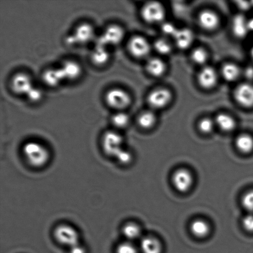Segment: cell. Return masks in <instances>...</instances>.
I'll return each mask as SVG.
<instances>
[{"instance_id": "30", "label": "cell", "mask_w": 253, "mask_h": 253, "mask_svg": "<svg viewBox=\"0 0 253 253\" xmlns=\"http://www.w3.org/2000/svg\"><path fill=\"white\" fill-rule=\"evenodd\" d=\"M192 59L195 63L204 64L208 59V53L205 49L197 48L192 53Z\"/></svg>"}, {"instance_id": "13", "label": "cell", "mask_w": 253, "mask_h": 253, "mask_svg": "<svg viewBox=\"0 0 253 253\" xmlns=\"http://www.w3.org/2000/svg\"><path fill=\"white\" fill-rule=\"evenodd\" d=\"M42 80L47 86L54 88L60 85L65 79L60 68H49L42 74Z\"/></svg>"}, {"instance_id": "31", "label": "cell", "mask_w": 253, "mask_h": 253, "mask_svg": "<svg viewBox=\"0 0 253 253\" xmlns=\"http://www.w3.org/2000/svg\"><path fill=\"white\" fill-rule=\"evenodd\" d=\"M214 123L210 118H204L200 121L199 123V129L201 131L204 133L211 132L214 128Z\"/></svg>"}, {"instance_id": "11", "label": "cell", "mask_w": 253, "mask_h": 253, "mask_svg": "<svg viewBox=\"0 0 253 253\" xmlns=\"http://www.w3.org/2000/svg\"><path fill=\"white\" fill-rule=\"evenodd\" d=\"M234 96L238 103L245 107L253 106V85L244 83L240 84L235 89Z\"/></svg>"}, {"instance_id": "41", "label": "cell", "mask_w": 253, "mask_h": 253, "mask_svg": "<svg viewBox=\"0 0 253 253\" xmlns=\"http://www.w3.org/2000/svg\"><path fill=\"white\" fill-rule=\"evenodd\" d=\"M252 56L253 58V47L252 49Z\"/></svg>"}, {"instance_id": "34", "label": "cell", "mask_w": 253, "mask_h": 253, "mask_svg": "<svg viewBox=\"0 0 253 253\" xmlns=\"http://www.w3.org/2000/svg\"><path fill=\"white\" fill-rule=\"evenodd\" d=\"M115 158L120 163L123 164V165H126V164L130 163L131 159H132V156H131V154L128 151L124 148Z\"/></svg>"}, {"instance_id": "4", "label": "cell", "mask_w": 253, "mask_h": 253, "mask_svg": "<svg viewBox=\"0 0 253 253\" xmlns=\"http://www.w3.org/2000/svg\"><path fill=\"white\" fill-rule=\"evenodd\" d=\"M95 35L94 27L91 24L85 22L79 24L74 33L69 36L66 41L69 44H85L92 41Z\"/></svg>"}, {"instance_id": "19", "label": "cell", "mask_w": 253, "mask_h": 253, "mask_svg": "<svg viewBox=\"0 0 253 253\" xmlns=\"http://www.w3.org/2000/svg\"><path fill=\"white\" fill-rule=\"evenodd\" d=\"M146 68L150 75L160 77L165 73L166 65L161 59L153 58L149 59L146 63Z\"/></svg>"}, {"instance_id": "6", "label": "cell", "mask_w": 253, "mask_h": 253, "mask_svg": "<svg viewBox=\"0 0 253 253\" xmlns=\"http://www.w3.org/2000/svg\"><path fill=\"white\" fill-rule=\"evenodd\" d=\"M141 12L143 19L150 24L159 23L165 17L163 5L156 1L149 2L144 5Z\"/></svg>"}, {"instance_id": "26", "label": "cell", "mask_w": 253, "mask_h": 253, "mask_svg": "<svg viewBox=\"0 0 253 253\" xmlns=\"http://www.w3.org/2000/svg\"><path fill=\"white\" fill-rule=\"evenodd\" d=\"M111 122L118 128H124L128 125L130 118L127 114L123 111H117L111 117Z\"/></svg>"}, {"instance_id": "9", "label": "cell", "mask_w": 253, "mask_h": 253, "mask_svg": "<svg viewBox=\"0 0 253 253\" xmlns=\"http://www.w3.org/2000/svg\"><path fill=\"white\" fill-rule=\"evenodd\" d=\"M130 53L136 58L147 56L151 50L150 44L147 40L141 36H135L130 39L128 43Z\"/></svg>"}, {"instance_id": "38", "label": "cell", "mask_w": 253, "mask_h": 253, "mask_svg": "<svg viewBox=\"0 0 253 253\" xmlns=\"http://www.w3.org/2000/svg\"><path fill=\"white\" fill-rule=\"evenodd\" d=\"M69 253H86L85 249L81 245H76L70 248Z\"/></svg>"}, {"instance_id": "39", "label": "cell", "mask_w": 253, "mask_h": 253, "mask_svg": "<svg viewBox=\"0 0 253 253\" xmlns=\"http://www.w3.org/2000/svg\"><path fill=\"white\" fill-rule=\"evenodd\" d=\"M253 69H249L247 71V76L248 78H253Z\"/></svg>"}, {"instance_id": "23", "label": "cell", "mask_w": 253, "mask_h": 253, "mask_svg": "<svg viewBox=\"0 0 253 253\" xmlns=\"http://www.w3.org/2000/svg\"><path fill=\"white\" fill-rule=\"evenodd\" d=\"M238 150L244 153H249L253 150V138L248 134H242L236 140Z\"/></svg>"}, {"instance_id": "27", "label": "cell", "mask_w": 253, "mask_h": 253, "mask_svg": "<svg viewBox=\"0 0 253 253\" xmlns=\"http://www.w3.org/2000/svg\"><path fill=\"white\" fill-rule=\"evenodd\" d=\"M123 234L128 240H135L140 236L141 230L138 225L136 224L128 223L123 228Z\"/></svg>"}, {"instance_id": "36", "label": "cell", "mask_w": 253, "mask_h": 253, "mask_svg": "<svg viewBox=\"0 0 253 253\" xmlns=\"http://www.w3.org/2000/svg\"><path fill=\"white\" fill-rule=\"evenodd\" d=\"M243 226L248 232H253V213H250L243 219Z\"/></svg>"}, {"instance_id": "40", "label": "cell", "mask_w": 253, "mask_h": 253, "mask_svg": "<svg viewBox=\"0 0 253 253\" xmlns=\"http://www.w3.org/2000/svg\"><path fill=\"white\" fill-rule=\"evenodd\" d=\"M250 26H251L252 27V29H253V20L252 22H251V24L249 25Z\"/></svg>"}, {"instance_id": "10", "label": "cell", "mask_w": 253, "mask_h": 253, "mask_svg": "<svg viewBox=\"0 0 253 253\" xmlns=\"http://www.w3.org/2000/svg\"><path fill=\"white\" fill-rule=\"evenodd\" d=\"M172 94L166 88H158L151 91L148 96V105L151 108L160 109L165 107L169 103Z\"/></svg>"}, {"instance_id": "25", "label": "cell", "mask_w": 253, "mask_h": 253, "mask_svg": "<svg viewBox=\"0 0 253 253\" xmlns=\"http://www.w3.org/2000/svg\"><path fill=\"white\" fill-rule=\"evenodd\" d=\"M156 118L155 114L151 111H145L138 116L137 121L141 128L148 129L155 125Z\"/></svg>"}, {"instance_id": "33", "label": "cell", "mask_w": 253, "mask_h": 253, "mask_svg": "<svg viewBox=\"0 0 253 253\" xmlns=\"http://www.w3.org/2000/svg\"><path fill=\"white\" fill-rule=\"evenodd\" d=\"M234 31L239 36H244L247 31V24L245 23V20L241 17H237L235 19Z\"/></svg>"}, {"instance_id": "32", "label": "cell", "mask_w": 253, "mask_h": 253, "mask_svg": "<svg viewBox=\"0 0 253 253\" xmlns=\"http://www.w3.org/2000/svg\"><path fill=\"white\" fill-rule=\"evenodd\" d=\"M242 205L250 213H253V190L250 191L244 196Z\"/></svg>"}, {"instance_id": "35", "label": "cell", "mask_w": 253, "mask_h": 253, "mask_svg": "<svg viewBox=\"0 0 253 253\" xmlns=\"http://www.w3.org/2000/svg\"><path fill=\"white\" fill-rule=\"evenodd\" d=\"M117 253H137V252L130 243H124L118 247Z\"/></svg>"}, {"instance_id": "3", "label": "cell", "mask_w": 253, "mask_h": 253, "mask_svg": "<svg viewBox=\"0 0 253 253\" xmlns=\"http://www.w3.org/2000/svg\"><path fill=\"white\" fill-rule=\"evenodd\" d=\"M105 101L110 108L122 111L130 105L131 100L127 91L122 88H114L106 93Z\"/></svg>"}, {"instance_id": "28", "label": "cell", "mask_w": 253, "mask_h": 253, "mask_svg": "<svg viewBox=\"0 0 253 253\" xmlns=\"http://www.w3.org/2000/svg\"><path fill=\"white\" fill-rule=\"evenodd\" d=\"M26 96L29 102L37 103L40 102L43 98V91L41 90V88L34 86L26 94Z\"/></svg>"}, {"instance_id": "5", "label": "cell", "mask_w": 253, "mask_h": 253, "mask_svg": "<svg viewBox=\"0 0 253 253\" xmlns=\"http://www.w3.org/2000/svg\"><path fill=\"white\" fill-rule=\"evenodd\" d=\"M123 138L117 131H108L104 134L102 145L104 151L109 156L116 158L124 149Z\"/></svg>"}, {"instance_id": "29", "label": "cell", "mask_w": 253, "mask_h": 253, "mask_svg": "<svg viewBox=\"0 0 253 253\" xmlns=\"http://www.w3.org/2000/svg\"><path fill=\"white\" fill-rule=\"evenodd\" d=\"M154 46H155L156 50L159 53L164 54V55L169 54L171 50H172V48H171L169 42L167 40L164 39L157 40V41L155 42Z\"/></svg>"}, {"instance_id": "2", "label": "cell", "mask_w": 253, "mask_h": 253, "mask_svg": "<svg viewBox=\"0 0 253 253\" xmlns=\"http://www.w3.org/2000/svg\"><path fill=\"white\" fill-rule=\"evenodd\" d=\"M125 36V30L118 24H111L104 30L102 34L96 40V44L109 47L116 46L123 41Z\"/></svg>"}, {"instance_id": "15", "label": "cell", "mask_w": 253, "mask_h": 253, "mask_svg": "<svg viewBox=\"0 0 253 253\" xmlns=\"http://www.w3.org/2000/svg\"><path fill=\"white\" fill-rule=\"evenodd\" d=\"M217 81V74L212 67L207 66L201 70L198 75V82L200 85L205 88H211L215 85Z\"/></svg>"}, {"instance_id": "22", "label": "cell", "mask_w": 253, "mask_h": 253, "mask_svg": "<svg viewBox=\"0 0 253 253\" xmlns=\"http://www.w3.org/2000/svg\"><path fill=\"white\" fill-rule=\"evenodd\" d=\"M191 231L195 236L198 238H204L209 234L210 227L204 220L197 219L192 223L190 226Z\"/></svg>"}, {"instance_id": "12", "label": "cell", "mask_w": 253, "mask_h": 253, "mask_svg": "<svg viewBox=\"0 0 253 253\" xmlns=\"http://www.w3.org/2000/svg\"><path fill=\"white\" fill-rule=\"evenodd\" d=\"M192 175L186 169H179L173 173L172 182L176 189L180 192L189 190L193 184Z\"/></svg>"}, {"instance_id": "14", "label": "cell", "mask_w": 253, "mask_h": 253, "mask_svg": "<svg viewBox=\"0 0 253 253\" xmlns=\"http://www.w3.org/2000/svg\"><path fill=\"white\" fill-rule=\"evenodd\" d=\"M59 68L63 72L65 81L77 80L83 73V68L80 64L73 60L64 61Z\"/></svg>"}, {"instance_id": "8", "label": "cell", "mask_w": 253, "mask_h": 253, "mask_svg": "<svg viewBox=\"0 0 253 253\" xmlns=\"http://www.w3.org/2000/svg\"><path fill=\"white\" fill-rule=\"evenodd\" d=\"M11 88L16 95H26L29 90L33 87L32 79L28 74L18 73L12 77L11 81Z\"/></svg>"}, {"instance_id": "21", "label": "cell", "mask_w": 253, "mask_h": 253, "mask_svg": "<svg viewBox=\"0 0 253 253\" xmlns=\"http://www.w3.org/2000/svg\"><path fill=\"white\" fill-rule=\"evenodd\" d=\"M215 124L219 126L222 130L230 131L234 130L236 126V123L234 118L226 114H220L215 118Z\"/></svg>"}, {"instance_id": "17", "label": "cell", "mask_w": 253, "mask_h": 253, "mask_svg": "<svg viewBox=\"0 0 253 253\" xmlns=\"http://www.w3.org/2000/svg\"><path fill=\"white\" fill-rule=\"evenodd\" d=\"M198 21L200 26L208 31H212L219 24V18L216 13L210 10H205L200 14Z\"/></svg>"}, {"instance_id": "37", "label": "cell", "mask_w": 253, "mask_h": 253, "mask_svg": "<svg viewBox=\"0 0 253 253\" xmlns=\"http://www.w3.org/2000/svg\"><path fill=\"white\" fill-rule=\"evenodd\" d=\"M177 29L176 28L174 25L170 22H167L165 23L162 26V31L164 34L168 35V36H170L173 37L177 31Z\"/></svg>"}, {"instance_id": "1", "label": "cell", "mask_w": 253, "mask_h": 253, "mask_svg": "<svg viewBox=\"0 0 253 253\" xmlns=\"http://www.w3.org/2000/svg\"><path fill=\"white\" fill-rule=\"evenodd\" d=\"M23 152L30 165L40 168L45 165L49 160L48 150L36 141H29L24 146Z\"/></svg>"}, {"instance_id": "18", "label": "cell", "mask_w": 253, "mask_h": 253, "mask_svg": "<svg viewBox=\"0 0 253 253\" xmlns=\"http://www.w3.org/2000/svg\"><path fill=\"white\" fill-rule=\"evenodd\" d=\"M173 37L176 44L181 49L188 48L193 41V32L188 29H178Z\"/></svg>"}, {"instance_id": "20", "label": "cell", "mask_w": 253, "mask_h": 253, "mask_svg": "<svg viewBox=\"0 0 253 253\" xmlns=\"http://www.w3.org/2000/svg\"><path fill=\"white\" fill-rule=\"evenodd\" d=\"M141 249L143 253H161L160 242L152 237H146L141 242Z\"/></svg>"}, {"instance_id": "16", "label": "cell", "mask_w": 253, "mask_h": 253, "mask_svg": "<svg viewBox=\"0 0 253 253\" xmlns=\"http://www.w3.org/2000/svg\"><path fill=\"white\" fill-rule=\"evenodd\" d=\"M90 57L91 61L93 64L96 66L101 67L109 63L111 54L108 47L95 44Z\"/></svg>"}, {"instance_id": "7", "label": "cell", "mask_w": 253, "mask_h": 253, "mask_svg": "<svg viewBox=\"0 0 253 253\" xmlns=\"http://www.w3.org/2000/svg\"><path fill=\"white\" fill-rule=\"evenodd\" d=\"M54 236L59 243L66 245L69 248L79 244L78 233L70 225L66 224L59 225L54 231Z\"/></svg>"}, {"instance_id": "24", "label": "cell", "mask_w": 253, "mask_h": 253, "mask_svg": "<svg viewBox=\"0 0 253 253\" xmlns=\"http://www.w3.org/2000/svg\"><path fill=\"white\" fill-rule=\"evenodd\" d=\"M240 74V70L235 64L227 63L223 66L222 75L225 81L233 82L237 80Z\"/></svg>"}]
</instances>
